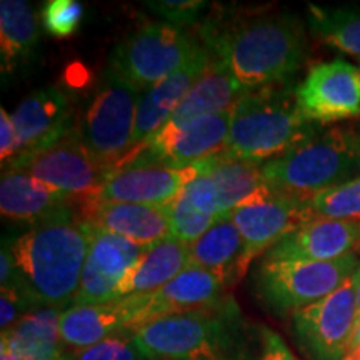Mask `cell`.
<instances>
[{
  "instance_id": "obj_19",
  "label": "cell",
  "mask_w": 360,
  "mask_h": 360,
  "mask_svg": "<svg viewBox=\"0 0 360 360\" xmlns=\"http://www.w3.org/2000/svg\"><path fill=\"white\" fill-rule=\"evenodd\" d=\"M360 245V222L315 217L287 233L264 260L328 262L352 254Z\"/></svg>"
},
{
  "instance_id": "obj_33",
  "label": "cell",
  "mask_w": 360,
  "mask_h": 360,
  "mask_svg": "<svg viewBox=\"0 0 360 360\" xmlns=\"http://www.w3.org/2000/svg\"><path fill=\"white\" fill-rule=\"evenodd\" d=\"M74 360H148L135 345L132 332H119L109 339L74 354Z\"/></svg>"
},
{
  "instance_id": "obj_43",
  "label": "cell",
  "mask_w": 360,
  "mask_h": 360,
  "mask_svg": "<svg viewBox=\"0 0 360 360\" xmlns=\"http://www.w3.org/2000/svg\"><path fill=\"white\" fill-rule=\"evenodd\" d=\"M52 360H74V354H67V352H62L60 355H57V357H53Z\"/></svg>"
},
{
  "instance_id": "obj_10",
  "label": "cell",
  "mask_w": 360,
  "mask_h": 360,
  "mask_svg": "<svg viewBox=\"0 0 360 360\" xmlns=\"http://www.w3.org/2000/svg\"><path fill=\"white\" fill-rule=\"evenodd\" d=\"M315 215L309 199L285 195L265 187L231 214L240 232L244 250L240 257V277L262 252H269L287 233L310 222Z\"/></svg>"
},
{
  "instance_id": "obj_21",
  "label": "cell",
  "mask_w": 360,
  "mask_h": 360,
  "mask_svg": "<svg viewBox=\"0 0 360 360\" xmlns=\"http://www.w3.org/2000/svg\"><path fill=\"white\" fill-rule=\"evenodd\" d=\"M142 304L141 295L122 297L103 304L72 305L60 315V339L64 347L75 352L130 330Z\"/></svg>"
},
{
  "instance_id": "obj_29",
  "label": "cell",
  "mask_w": 360,
  "mask_h": 360,
  "mask_svg": "<svg viewBox=\"0 0 360 360\" xmlns=\"http://www.w3.org/2000/svg\"><path fill=\"white\" fill-rule=\"evenodd\" d=\"M309 25L330 47L360 57V8L310 6Z\"/></svg>"
},
{
  "instance_id": "obj_32",
  "label": "cell",
  "mask_w": 360,
  "mask_h": 360,
  "mask_svg": "<svg viewBox=\"0 0 360 360\" xmlns=\"http://www.w3.org/2000/svg\"><path fill=\"white\" fill-rule=\"evenodd\" d=\"M84 7L79 0H49L42 7V25L52 37H70L79 29Z\"/></svg>"
},
{
  "instance_id": "obj_22",
  "label": "cell",
  "mask_w": 360,
  "mask_h": 360,
  "mask_svg": "<svg viewBox=\"0 0 360 360\" xmlns=\"http://www.w3.org/2000/svg\"><path fill=\"white\" fill-rule=\"evenodd\" d=\"M245 92L247 90L233 79L227 67L217 58H212L210 65L180 102L169 122L150 141H164L195 120L232 110Z\"/></svg>"
},
{
  "instance_id": "obj_39",
  "label": "cell",
  "mask_w": 360,
  "mask_h": 360,
  "mask_svg": "<svg viewBox=\"0 0 360 360\" xmlns=\"http://www.w3.org/2000/svg\"><path fill=\"white\" fill-rule=\"evenodd\" d=\"M354 285H355V302H357V314L360 319V267L354 274Z\"/></svg>"
},
{
  "instance_id": "obj_38",
  "label": "cell",
  "mask_w": 360,
  "mask_h": 360,
  "mask_svg": "<svg viewBox=\"0 0 360 360\" xmlns=\"http://www.w3.org/2000/svg\"><path fill=\"white\" fill-rule=\"evenodd\" d=\"M262 334V354L259 360H299L277 332L260 327Z\"/></svg>"
},
{
  "instance_id": "obj_9",
  "label": "cell",
  "mask_w": 360,
  "mask_h": 360,
  "mask_svg": "<svg viewBox=\"0 0 360 360\" xmlns=\"http://www.w3.org/2000/svg\"><path fill=\"white\" fill-rule=\"evenodd\" d=\"M197 47L199 44L180 27L152 22L117 45L109 67L146 92L186 64Z\"/></svg>"
},
{
  "instance_id": "obj_14",
  "label": "cell",
  "mask_w": 360,
  "mask_h": 360,
  "mask_svg": "<svg viewBox=\"0 0 360 360\" xmlns=\"http://www.w3.org/2000/svg\"><path fill=\"white\" fill-rule=\"evenodd\" d=\"M146 250V247L134 244L127 238L92 229L82 281L74 305H92L115 300L120 282L141 260Z\"/></svg>"
},
{
  "instance_id": "obj_7",
  "label": "cell",
  "mask_w": 360,
  "mask_h": 360,
  "mask_svg": "<svg viewBox=\"0 0 360 360\" xmlns=\"http://www.w3.org/2000/svg\"><path fill=\"white\" fill-rule=\"evenodd\" d=\"M359 267L355 252L328 262L262 260L255 269L254 287L272 312L294 314L334 294Z\"/></svg>"
},
{
  "instance_id": "obj_15",
  "label": "cell",
  "mask_w": 360,
  "mask_h": 360,
  "mask_svg": "<svg viewBox=\"0 0 360 360\" xmlns=\"http://www.w3.org/2000/svg\"><path fill=\"white\" fill-rule=\"evenodd\" d=\"M197 172V165L170 169L162 164L130 162L112 170L96 199L122 204L169 205Z\"/></svg>"
},
{
  "instance_id": "obj_28",
  "label": "cell",
  "mask_w": 360,
  "mask_h": 360,
  "mask_svg": "<svg viewBox=\"0 0 360 360\" xmlns=\"http://www.w3.org/2000/svg\"><path fill=\"white\" fill-rule=\"evenodd\" d=\"M39 25L29 2H0V60L2 74L13 72L29 62L39 45Z\"/></svg>"
},
{
  "instance_id": "obj_11",
  "label": "cell",
  "mask_w": 360,
  "mask_h": 360,
  "mask_svg": "<svg viewBox=\"0 0 360 360\" xmlns=\"http://www.w3.org/2000/svg\"><path fill=\"white\" fill-rule=\"evenodd\" d=\"M359 322L354 277L326 299L292 314V328L309 360H344Z\"/></svg>"
},
{
  "instance_id": "obj_4",
  "label": "cell",
  "mask_w": 360,
  "mask_h": 360,
  "mask_svg": "<svg viewBox=\"0 0 360 360\" xmlns=\"http://www.w3.org/2000/svg\"><path fill=\"white\" fill-rule=\"evenodd\" d=\"M321 129L302 114L290 87L277 84L247 90L232 109L224 154L262 164L287 154Z\"/></svg>"
},
{
  "instance_id": "obj_27",
  "label": "cell",
  "mask_w": 360,
  "mask_h": 360,
  "mask_svg": "<svg viewBox=\"0 0 360 360\" xmlns=\"http://www.w3.org/2000/svg\"><path fill=\"white\" fill-rule=\"evenodd\" d=\"M197 164L212 177L217 187L222 215H231L238 205L267 187L262 165L255 162L236 159L220 152Z\"/></svg>"
},
{
  "instance_id": "obj_5",
  "label": "cell",
  "mask_w": 360,
  "mask_h": 360,
  "mask_svg": "<svg viewBox=\"0 0 360 360\" xmlns=\"http://www.w3.org/2000/svg\"><path fill=\"white\" fill-rule=\"evenodd\" d=\"M360 169V135L349 129H321L287 154L262 164L269 188L312 199L327 188L350 182Z\"/></svg>"
},
{
  "instance_id": "obj_3",
  "label": "cell",
  "mask_w": 360,
  "mask_h": 360,
  "mask_svg": "<svg viewBox=\"0 0 360 360\" xmlns=\"http://www.w3.org/2000/svg\"><path fill=\"white\" fill-rule=\"evenodd\" d=\"M92 229L79 210L35 224L12 242L17 269L40 307L69 309L77 295Z\"/></svg>"
},
{
  "instance_id": "obj_23",
  "label": "cell",
  "mask_w": 360,
  "mask_h": 360,
  "mask_svg": "<svg viewBox=\"0 0 360 360\" xmlns=\"http://www.w3.org/2000/svg\"><path fill=\"white\" fill-rule=\"evenodd\" d=\"M74 205L77 204L39 184L22 170H4L0 180V212L4 217L35 225L77 210L72 209Z\"/></svg>"
},
{
  "instance_id": "obj_8",
  "label": "cell",
  "mask_w": 360,
  "mask_h": 360,
  "mask_svg": "<svg viewBox=\"0 0 360 360\" xmlns=\"http://www.w3.org/2000/svg\"><path fill=\"white\" fill-rule=\"evenodd\" d=\"M7 169L29 174L39 184L62 193L77 205L96 199L112 172L90 155L77 127L42 150L17 157L4 167Z\"/></svg>"
},
{
  "instance_id": "obj_37",
  "label": "cell",
  "mask_w": 360,
  "mask_h": 360,
  "mask_svg": "<svg viewBox=\"0 0 360 360\" xmlns=\"http://www.w3.org/2000/svg\"><path fill=\"white\" fill-rule=\"evenodd\" d=\"M17 157H19V139L13 127L12 115L7 114L4 107H0V159L4 167H7Z\"/></svg>"
},
{
  "instance_id": "obj_35",
  "label": "cell",
  "mask_w": 360,
  "mask_h": 360,
  "mask_svg": "<svg viewBox=\"0 0 360 360\" xmlns=\"http://www.w3.org/2000/svg\"><path fill=\"white\" fill-rule=\"evenodd\" d=\"M146 6L167 24L182 27L195 24L200 13L207 8V2L204 0H154V2H146Z\"/></svg>"
},
{
  "instance_id": "obj_41",
  "label": "cell",
  "mask_w": 360,
  "mask_h": 360,
  "mask_svg": "<svg viewBox=\"0 0 360 360\" xmlns=\"http://www.w3.org/2000/svg\"><path fill=\"white\" fill-rule=\"evenodd\" d=\"M344 360H360V347H355L349 350L347 355H345Z\"/></svg>"
},
{
  "instance_id": "obj_6",
  "label": "cell",
  "mask_w": 360,
  "mask_h": 360,
  "mask_svg": "<svg viewBox=\"0 0 360 360\" xmlns=\"http://www.w3.org/2000/svg\"><path fill=\"white\" fill-rule=\"evenodd\" d=\"M141 94L109 67L90 98L77 129L84 146L102 167L114 170L132 154Z\"/></svg>"
},
{
  "instance_id": "obj_1",
  "label": "cell",
  "mask_w": 360,
  "mask_h": 360,
  "mask_svg": "<svg viewBox=\"0 0 360 360\" xmlns=\"http://www.w3.org/2000/svg\"><path fill=\"white\" fill-rule=\"evenodd\" d=\"M205 47L245 90L283 84L302 65L307 40L290 13H242L205 20Z\"/></svg>"
},
{
  "instance_id": "obj_24",
  "label": "cell",
  "mask_w": 360,
  "mask_h": 360,
  "mask_svg": "<svg viewBox=\"0 0 360 360\" xmlns=\"http://www.w3.org/2000/svg\"><path fill=\"white\" fill-rule=\"evenodd\" d=\"M188 267V245L169 237L148 247L120 282L115 299L152 294L174 281Z\"/></svg>"
},
{
  "instance_id": "obj_31",
  "label": "cell",
  "mask_w": 360,
  "mask_h": 360,
  "mask_svg": "<svg viewBox=\"0 0 360 360\" xmlns=\"http://www.w3.org/2000/svg\"><path fill=\"white\" fill-rule=\"evenodd\" d=\"M165 209L169 214L170 237L187 245L209 232V229L220 219L197 210L182 193H179L177 199L165 205Z\"/></svg>"
},
{
  "instance_id": "obj_25",
  "label": "cell",
  "mask_w": 360,
  "mask_h": 360,
  "mask_svg": "<svg viewBox=\"0 0 360 360\" xmlns=\"http://www.w3.org/2000/svg\"><path fill=\"white\" fill-rule=\"evenodd\" d=\"M64 309L42 307L27 314L11 330L2 332L0 347L19 360H52L65 352L60 339V315Z\"/></svg>"
},
{
  "instance_id": "obj_30",
  "label": "cell",
  "mask_w": 360,
  "mask_h": 360,
  "mask_svg": "<svg viewBox=\"0 0 360 360\" xmlns=\"http://www.w3.org/2000/svg\"><path fill=\"white\" fill-rule=\"evenodd\" d=\"M310 204L317 217L360 222V179L322 191Z\"/></svg>"
},
{
  "instance_id": "obj_16",
  "label": "cell",
  "mask_w": 360,
  "mask_h": 360,
  "mask_svg": "<svg viewBox=\"0 0 360 360\" xmlns=\"http://www.w3.org/2000/svg\"><path fill=\"white\" fill-rule=\"evenodd\" d=\"M11 115L19 139V157L52 146L77 127L69 98L56 87L35 90Z\"/></svg>"
},
{
  "instance_id": "obj_26",
  "label": "cell",
  "mask_w": 360,
  "mask_h": 360,
  "mask_svg": "<svg viewBox=\"0 0 360 360\" xmlns=\"http://www.w3.org/2000/svg\"><path fill=\"white\" fill-rule=\"evenodd\" d=\"M244 250L240 232L231 215H224L209 232L188 245V265L212 270L225 283L240 278V257Z\"/></svg>"
},
{
  "instance_id": "obj_42",
  "label": "cell",
  "mask_w": 360,
  "mask_h": 360,
  "mask_svg": "<svg viewBox=\"0 0 360 360\" xmlns=\"http://www.w3.org/2000/svg\"><path fill=\"white\" fill-rule=\"evenodd\" d=\"M0 360H19L17 357H13V355L8 352L7 349L0 347Z\"/></svg>"
},
{
  "instance_id": "obj_20",
  "label": "cell",
  "mask_w": 360,
  "mask_h": 360,
  "mask_svg": "<svg viewBox=\"0 0 360 360\" xmlns=\"http://www.w3.org/2000/svg\"><path fill=\"white\" fill-rule=\"evenodd\" d=\"M77 210L80 219L92 229L127 238L146 249L170 237V222L165 205L90 199L79 205Z\"/></svg>"
},
{
  "instance_id": "obj_34",
  "label": "cell",
  "mask_w": 360,
  "mask_h": 360,
  "mask_svg": "<svg viewBox=\"0 0 360 360\" xmlns=\"http://www.w3.org/2000/svg\"><path fill=\"white\" fill-rule=\"evenodd\" d=\"M197 165L195 177H193L191 182L184 187V191L180 192L186 199L191 202V204L195 207L197 210L204 212L207 215H212V217H224L222 212H220V200L217 187H215L212 177L205 172L204 169Z\"/></svg>"
},
{
  "instance_id": "obj_40",
  "label": "cell",
  "mask_w": 360,
  "mask_h": 360,
  "mask_svg": "<svg viewBox=\"0 0 360 360\" xmlns=\"http://www.w3.org/2000/svg\"><path fill=\"white\" fill-rule=\"evenodd\" d=\"M355 347H360V319L357 322V326H355V330L352 334V339H350V345H349V350H352Z\"/></svg>"
},
{
  "instance_id": "obj_2",
  "label": "cell",
  "mask_w": 360,
  "mask_h": 360,
  "mask_svg": "<svg viewBox=\"0 0 360 360\" xmlns=\"http://www.w3.org/2000/svg\"><path fill=\"white\" fill-rule=\"evenodd\" d=\"M148 360H259L249 322L231 297L157 319L132 332Z\"/></svg>"
},
{
  "instance_id": "obj_18",
  "label": "cell",
  "mask_w": 360,
  "mask_h": 360,
  "mask_svg": "<svg viewBox=\"0 0 360 360\" xmlns=\"http://www.w3.org/2000/svg\"><path fill=\"white\" fill-rule=\"evenodd\" d=\"M210 62H212V52L199 45L180 69L141 94L134 130V147L150 141L164 129Z\"/></svg>"
},
{
  "instance_id": "obj_13",
  "label": "cell",
  "mask_w": 360,
  "mask_h": 360,
  "mask_svg": "<svg viewBox=\"0 0 360 360\" xmlns=\"http://www.w3.org/2000/svg\"><path fill=\"white\" fill-rule=\"evenodd\" d=\"M232 110L204 117L164 141H148L135 147L124 164L143 162L170 169H187L225 150L231 132ZM122 164V165H124Z\"/></svg>"
},
{
  "instance_id": "obj_12",
  "label": "cell",
  "mask_w": 360,
  "mask_h": 360,
  "mask_svg": "<svg viewBox=\"0 0 360 360\" xmlns=\"http://www.w3.org/2000/svg\"><path fill=\"white\" fill-rule=\"evenodd\" d=\"M295 98L310 122L323 125L360 115V69L335 58L315 65L297 85Z\"/></svg>"
},
{
  "instance_id": "obj_36",
  "label": "cell",
  "mask_w": 360,
  "mask_h": 360,
  "mask_svg": "<svg viewBox=\"0 0 360 360\" xmlns=\"http://www.w3.org/2000/svg\"><path fill=\"white\" fill-rule=\"evenodd\" d=\"M42 309L34 295L25 289H0V327L11 330L27 314Z\"/></svg>"
},
{
  "instance_id": "obj_17",
  "label": "cell",
  "mask_w": 360,
  "mask_h": 360,
  "mask_svg": "<svg viewBox=\"0 0 360 360\" xmlns=\"http://www.w3.org/2000/svg\"><path fill=\"white\" fill-rule=\"evenodd\" d=\"M225 281L212 270L188 267L174 281L152 294H142V304L129 332H135L157 319L214 305L225 299Z\"/></svg>"
}]
</instances>
